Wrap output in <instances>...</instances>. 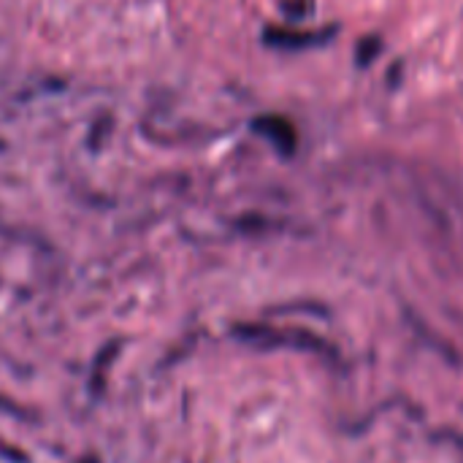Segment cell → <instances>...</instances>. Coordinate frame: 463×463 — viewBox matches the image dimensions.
I'll use <instances>...</instances> for the list:
<instances>
[{
	"instance_id": "cell-1",
	"label": "cell",
	"mask_w": 463,
	"mask_h": 463,
	"mask_svg": "<svg viewBox=\"0 0 463 463\" xmlns=\"http://www.w3.org/2000/svg\"><path fill=\"white\" fill-rule=\"evenodd\" d=\"M255 133H260L263 138H269L282 155H293L298 149V133L293 128V122H288L285 117L279 114H266V117H258L252 122Z\"/></svg>"
},
{
	"instance_id": "cell-2",
	"label": "cell",
	"mask_w": 463,
	"mask_h": 463,
	"mask_svg": "<svg viewBox=\"0 0 463 463\" xmlns=\"http://www.w3.org/2000/svg\"><path fill=\"white\" fill-rule=\"evenodd\" d=\"M336 30L328 27V30H315V33H293V30H282V27H271L263 33L266 43L269 46H279V49H304V46H317V43H326Z\"/></svg>"
}]
</instances>
